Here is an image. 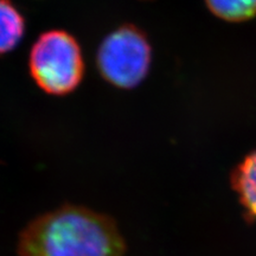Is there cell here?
Wrapping results in <instances>:
<instances>
[{
    "label": "cell",
    "instance_id": "cell-1",
    "mask_svg": "<svg viewBox=\"0 0 256 256\" xmlns=\"http://www.w3.org/2000/svg\"><path fill=\"white\" fill-rule=\"evenodd\" d=\"M126 242L110 216L64 204L22 230L19 256H124Z\"/></svg>",
    "mask_w": 256,
    "mask_h": 256
},
{
    "label": "cell",
    "instance_id": "cell-2",
    "mask_svg": "<svg viewBox=\"0 0 256 256\" xmlns=\"http://www.w3.org/2000/svg\"><path fill=\"white\" fill-rule=\"evenodd\" d=\"M28 66L36 84L51 95L74 92L84 74L81 46L63 30H50L38 37L30 51Z\"/></svg>",
    "mask_w": 256,
    "mask_h": 256
},
{
    "label": "cell",
    "instance_id": "cell-3",
    "mask_svg": "<svg viewBox=\"0 0 256 256\" xmlns=\"http://www.w3.org/2000/svg\"><path fill=\"white\" fill-rule=\"evenodd\" d=\"M152 49L142 30L124 25L110 32L98 51V66L102 78L118 88L139 86L148 74Z\"/></svg>",
    "mask_w": 256,
    "mask_h": 256
},
{
    "label": "cell",
    "instance_id": "cell-4",
    "mask_svg": "<svg viewBox=\"0 0 256 256\" xmlns=\"http://www.w3.org/2000/svg\"><path fill=\"white\" fill-rule=\"evenodd\" d=\"M232 185L248 218L256 220V150L246 156L234 170Z\"/></svg>",
    "mask_w": 256,
    "mask_h": 256
},
{
    "label": "cell",
    "instance_id": "cell-5",
    "mask_svg": "<svg viewBox=\"0 0 256 256\" xmlns=\"http://www.w3.org/2000/svg\"><path fill=\"white\" fill-rule=\"evenodd\" d=\"M25 22L11 0H0V55L18 46L24 36Z\"/></svg>",
    "mask_w": 256,
    "mask_h": 256
},
{
    "label": "cell",
    "instance_id": "cell-6",
    "mask_svg": "<svg viewBox=\"0 0 256 256\" xmlns=\"http://www.w3.org/2000/svg\"><path fill=\"white\" fill-rule=\"evenodd\" d=\"M217 18L230 23H240L256 16V0H204Z\"/></svg>",
    "mask_w": 256,
    "mask_h": 256
}]
</instances>
